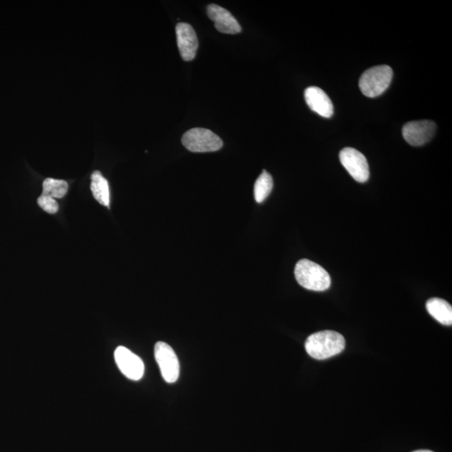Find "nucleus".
<instances>
[{
    "mask_svg": "<svg viewBox=\"0 0 452 452\" xmlns=\"http://www.w3.org/2000/svg\"><path fill=\"white\" fill-rule=\"evenodd\" d=\"M176 35L182 60H194L199 48V41L193 27L187 23H179L176 25Z\"/></svg>",
    "mask_w": 452,
    "mask_h": 452,
    "instance_id": "nucleus-9",
    "label": "nucleus"
},
{
    "mask_svg": "<svg viewBox=\"0 0 452 452\" xmlns=\"http://www.w3.org/2000/svg\"><path fill=\"white\" fill-rule=\"evenodd\" d=\"M207 13L209 19L214 23V27L221 33L229 35L241 33V27L239 22L226 8L216 4H209Z\"/></svg>",
    "mask_w": 452,
    "mask_h": 452,
    "instance_id": "nucleus-10",
    "label": "nucleus"
},
{
    "mask_svg": "<svg viewBox=\"0 0 452 452\" xmlns=\"http://www.w3.org/2000/svg\"><path fill=\"white\" fill-rule=\"evenodd\" d=\"M39 207L45 212L56 214L59 209V205L56 199L50 196L41 195L37 200Z\"/></svg>",
    "mask_w": 452,
    "mask_h": 452,
    "instance_id": "nucleus-16",
    "label": "nucleus"
},
{
    "mask_svg": "<svg viewBox=\"0 0 452 452\" xmlns=\"http://www.w3.org/2000/svg\"><path fill=\"white\" fill-rule=\"evenodd\" d=\"M436 124L430 120L415 121L406 123L402 130L404 139L412 146H422L435 135Z\"/></svg>",
    "mask_w": 452,
    "mask_h": 452,
    "instance_id": "nucleus-8",
    "label": "nucleus"
},
{
    "mask_svg": "<svg viewBox=\"0 0 452 452\" xmlns=\"http://www.w3.org/2000/svg\"><path fill=\"white\" fill-rule=\"evenodd\" d=\"M345 348V340L340 332L321 331L313 333L305 342V349L312 358L324 360L341 353Z\"/></svg>",
    "mask_w": 452,
    "mask_h": 452,
    "instance_id": "nucleus-1",
    "label": "nucleus"
},
{
    "mask_svg": "<svg viewBox=\"0 0 452 452\" xmlns=\"http://www.w3.org/2000/svg\"><path fill=\"white\" fill-rule=\"evenodd\" d=\"M91 190L95 200L103 207L109 208L110 204V190L108 182L100 171H95L91 175Z\"/></svg>",
    "mask_w": 452,
    "mask_h": 452,
    "instance_id": "nucleus-13",
    "label": "nucleus"
},
{
    "mask_svg": "<svg viewBox=\"0 0 452 452\" xmlns=\"http://www.w3.org/2000/svg\"><path fill=\"white\" fill-rule=\"evenodd\" d=\"M340 158L342 166L354 180L359 182L368 181L369 167L367 159L362 153L353 148H345L341 151Z\"/></svg>",
    "mask_w": 452,
    "mask_h": 452,
    "instance_id": "nucleus-6",
    "label": "nucleus"
},
{
    "mask_svg": "<svg viewBox=\"0 0 452 452\" xmlns=\"http://www.w3.org/2000/svg\"><path fill=\"white\" fill-rule=\"evenodd\" d=\"M182 144L193 153L216 152L223 147V141L216 134L209 129H192L182 137Z\"/></svg>",
    "mask_w": 452,
    "mask_h": 452,
    "instance_id": "nucleus-4",
    "label": "nucleus"
},
{
    "mask_svg": "<svg viewBox=\"0 0 452 452\" xmlns=\"http://www.w3.org/2000/svg\"><path fill=\"white\" fill-rule=\"evenodd\" d=\"M393 77L391 67L386 65L377 66L364 72L359 79V88L368 98L381 95L389 88Z\"/></svg>",
    "mask_w": 452,
    "mask_h": 452,
    "instance_id": "nucleus-3",
    "label": "nucleus"
},
{
    "mask_svg": "<svg viewBox=\"0 0 452 452\" xmlns=\"http://www.w3.org/2000/svg\"><path fill=\"white\" fill-rule=\"evenodd\" d=\"M414 452H433V451H429V450H419V451H415Z\"/></svg>",
    "mask_w": 452,
    "mask_h": 452,
    "instance_id": "nucleus-17",
    "label": "nucleus"
},
{
    "mask_svg": "<svg viewBox=\"0 0 452 452\" xmlns=\"http://www.w3.org/2000/svg\"><path fill=\"white\" fill-rule=\"evenodd\" d=\"M273 189L272 177L266 170H264L261 175L255 182L254 196L257 203H262L266 199Z\"/></svg>",
    "mask_w": 452,
    "mask_h": 452,
    "instance_id": "nucleus-14",
    "label": "nucleus"
},
{
    "mask_svg": "<svg viewBox=\"0 0 452 452\" xmlns=\"http://www.w3.org/2000/svg\"><path fill=\"white\" fill-rule=\"evenodd\" d=\"M294 273L299 285L306 289L323 291L331 286L330 274L320 265L310 260L303 259L296 263Z\"/></svg>",
    "mask_w": 452,
    "mask_h": 452,
    "instance_id": "nucleus-2",
    "label": "nucleus"
},
{
    "mask_svg": "<svg viewBox=\"0 0 452 452\" xmlns=\"http://www.w3.org/2000/svg\"><path fill=\"white\" fill-rule=\"evenodd\" d=\"M114 359L123 376L129 380L138 381L143 378L145 371L143 360L125 347L120 346L117 348Z\"/></svg>",
    "mask_w": 452,
    "mask_h": 452,
    "instance_id": "nucleus-7",
    "label": "nucleus"
},
{
    "mask_svg": "<svg viewBox=\"0 0 452 452\" xmlns=\"http://www.w3.org/2000/svg\"><path fill=\"white\" fill-rule=\"evenodd\" d=\"M154 356L163 380L173 383L180 377V368L175 350L163 342H158L154 347Z\"/></svg>",
    "mask_w": 452,
    "mask_h": 452,
    "instance_id": "nucleus-5",
    "label": "nucleus"
},
{
    "mask_svg": "<svg viewBox=\"0 0 452 452\" xmlns=\"http://www.w3.org/2000/svg\"><path fill=\"white\" fill-rule=\"evenodd\" d=\"M68 184L65 180L48 178L43 182V195L53 199H62L67 193Z\"/></svg>",
    "mask_w": 452,
    "mask_h": 452,
    "instance_id": "nucleus-15",
    "label": "nucleus"
},
{
    "mask_svg": "<svg viewBox=\"0 0 452 452\" xmlns=\"http://www.w3.org/2000/svg\"><path fill=\"white\" fill-rule=\"evenodd\" d=\"M304 97L311 110L323 117H331L333 114V105L324 91L317 86H310L305 90Z\"/></svg>",
    "mask_w": 452,
    "mask_h": 452,
    "instance_id": "nucleus-11",
    "label": "nucleus"
},
{
    "mask_svg": "<svg viewBox=\"0 0 452 452\" xmlns=\"http://www.w3.org/2000/svg\"><path fill=\"white\" fill-rule=\"evenodd\" d=\"M427 309L429 314L443 325L452 324V308L446 301L441 299H431L427 301Z\"/></svg>",
    "mask_w": 452,
    "mask_h": 452,
    "instance_id": "nucleus-12",
    "label": "nucleus"
}]
</instances>
